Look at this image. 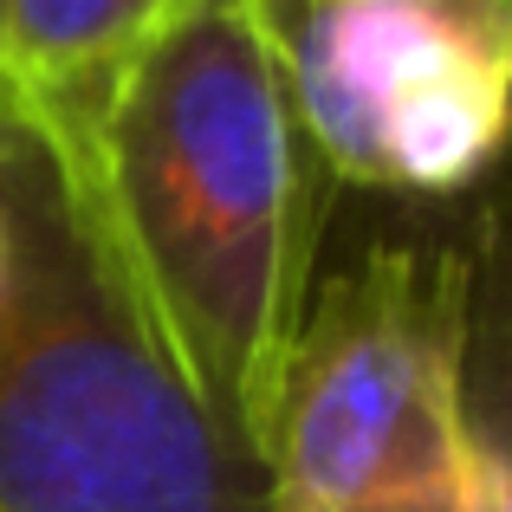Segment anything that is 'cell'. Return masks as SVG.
Here are the masks:
<instances>
[{
    "label": "cell",
    "instance_id": "obj_3",
    "mask_svg": "<svg viewBox=\"0 0 512 512\" xmlns=\"http://www.w3.org/2000/svg\"><path fill=\"white\" fill-rule=\"evenodd\" d=\"M305 143L331 182L461 195L512 111V0H266Z\"/></svg>",
    "mask_w": 512,
    "mask_h": 512
},
{
    "label": "cell",
    "instance_id": "obj_4",
    "mask_svg": "<svg viewBox=\"0 0 512 512\" xmlns=\"http://www.w3.org/2000/svg\"><path fill=\"white\" fill-rule=\"evenodd\" d=\"M182 0H0V124L72 169L111 91Z\"/></svg>",
    "mask_w": 512,
    "mask_h": 512
},
{
    "label": "cell",
    "instance_id": "obj_2",
    "mask_svg": "<svg viewBox=\"0 0 512 512\" xmlns=\"http://www.w3.org/2000/svg\"><path fill=\"white\" fill-rule=\"evenodd\" d=\"M474 273L454 247H370L312 286L266 441V512H512L467 396Z\"/></svg>",
    "mask_w": 512,
    "mask_h": 512
},
{
    "label": "cell",
    "instance_id": "obj_1",
    "mask_svg": "<svg viewBox=\"0 0 512 512\" xmlns=\"http://www.w3.org/2000/svg\"><path fill=\"white\" fill-rule=\"evenodd\" d=\"M52 175L182 389L266 467L331 201L266 0H182Z\"/></svg>",
    "mask_w": 512,
    "mask_h": 512
}]
</instances>
